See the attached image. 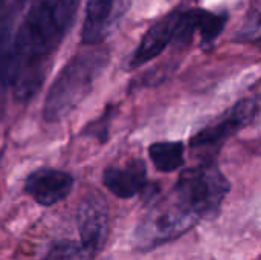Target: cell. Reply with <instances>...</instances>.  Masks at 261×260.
Listing matches in <instances>:
<instances>
[{"mask_svg":"<svg viewBox=\"0 0 261 260\" xmlns=\"http://www.w3.org/2000/svg\"><path fill=\"white\" fill-rule=\"evenodd\" d=\"M116 3L118 0H87L81 31L83 43L99 44L107 38L115 23Z\"/></svg>","mask_w":261,"mask_h":260,"instance_id":"9c48e42d","label":"cell"},{"mask_svg":"<svg viewBox=\"0 0 261 260\" xmlns=\"http://www.w3.org/2000/svg\"><path fill=\"white\" fill-rule=\"evenodd\" d=\"M258 100L257 98H243L236 103L219 121L200 129L190 141L193 149L205 147H219L231 136L248 127L258 113Z\"/></svg>","mask_w":261,"mask_h":260,"instance_id":"5b68a950","label":"cell"},{"mask_svg":"<svg viewBox=\"0 0 261 260\" xmlns=\"http://www.w3.org/2000/svg\"><path fill=\"white\" fill-rule=\"evenodd\" d=\"M115 113H116V107L115 106H109L98 120H95L93 123L87 124V127L84 129V133L92 136V138H96L99 143H106L109 139L110 126H112Z\"/></svg>","mask_w":261,"mask_h":260,"instance_id":"4fadbf2b","label":"cell"},{"mask_svg":"<svg viewBox=\"0 0 261 260\" xmlns=\"http://www.w3.org/2000/svg\"><path fill=\"white\" fill-rule=\"evenodd\" d=\"M73 176L57 169H38L24 181V192L38 205L52 207L64 201L73 188Z\"/></svg>","mask_w":261,"mask_h":260,"instance_id":"52a82bcc","label":"cell"},{"mask_svg":"<svg viewBox=\"0 0 261 260\" xmlns=\"http://www.w3.org/2000/svg\"><path fill=\"white\" fill-rule=\"evenodd\" d=\"M76 222L81 239L80 245L86 257L92 260L104 248L110 230V213L106 199L98 193L87 195L78 207Z\"/></svg>","mask_w":261,"mask_h":260,"instance_id":"277c9868","label":"cell"},{"mask_svg":"<svg viewBox=\"0 0 261 260\" xmlns=\"http://www.w3.org/2000/svg\"><path fill=\"white\" fill-rule=\"evenodd\" d=\"M109 63L107 49L98 48L75 54L58 72L46 93L43 120L55 124L67 118L89 97Z\"/></svg>","mask_w":261,"mask_h":260,"instance_id":"7a4b0ae2","label":"cell"},{"mask_svg":"<svg viewBox=\"0 0 261 260\" xmlns=\"http://www.w3.org/2000/svg\"><path fill=\"white\" fill-rule=\"evenodd\" d=\"M43 260H89L81 245L73 241H57L49 245Z\"/></svg>","mask_w":261,"mask_h":260,"instance_id":"7c38bea8","label":"cell"},{"mask_svg":"<svg viewBox=\"0 0 261 260\" xmlns=\"http://www.w3.org/2000/svg\"><path fill=\"white\" fill-rule=\"evenodd\" d=\"M228 14H216L205 9H199L197 15V31L200 34L202 48H211L226 28Z\"/></svg>","mask_w":261,"mask_h":260,"instance_id":"8fae6325","label":"cell"},{"mask_svg":"<svg viewBox=\"0 0 261 260\" xmlns=\"http://www.w3.org/2000/svg\"><path fill=\"white\" fill-rule=\"evenodd\" d=\"M182 11H173L154 23L142 37L141 43L125 60V69L135 70L158 58L168 46L174 44Z\"/></svg>","mask_w":261,"mask_h":260,"instance_id":"8992f818","label":"cell"},{"mask_svg":"<svg viewBox=\"0 0 261 260\" xmlns=\"http://www.w3.org/2000/svg\"><path fill=\"white\" fill-rule=\"evenodd\" d=\"M104 187L119 199H132L147 188V166L133 159L124 167H109L102 173Z\"/></svg>","mask_w":261,"mask_h":260,"instance_id":"ba28073f","label":"cell"},{"mask_svg":"<svg viewBox=\"0 0 261 260\" xmlns=\"http://www.w3.org/2000/svg\"><path fill=\"white\" fill-rule=\"evenodd\" d=\"M231 184L213 162H203L184 170L168 198L177 208L200 221L219 213Z\"/></svg>","mask_w":261,"mask_h":260,"instance_id":"3957f363","label":"cell"},{"mask_svg":"<svg viewBox=\"0 0 261 260\" xmlns=\"http://www.w3.org/2000/svg\"><path fill=\"white\" fill-rule=\"evenodd\" d=\"M80 0H32L8 55V77L15 97L31 101L40 90L50 60L70 31Z\"/></svg>","mask_w":261,"mask_h":260,"instance_id":"6da1fadb","label":"cell"},{"mask_svg":"<svg viewBox=\"0 0 261 260\" xmlns=\"http://www.w3.org/2000/svg\"><path fill=\"white\" fill-rule=\"evenodd\" d=\"M148 156L161 173H173L185 164V144L182 141H158L148 147Z\"/></svg>","mask_w":261,"mask_h":260,"instance_id":"30bf717a","label":"cell"}]
</instances>
